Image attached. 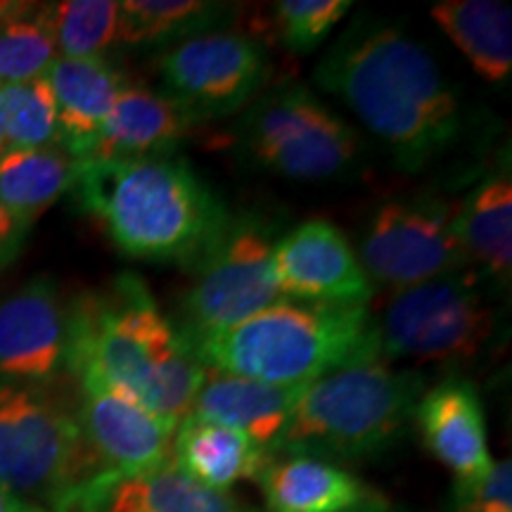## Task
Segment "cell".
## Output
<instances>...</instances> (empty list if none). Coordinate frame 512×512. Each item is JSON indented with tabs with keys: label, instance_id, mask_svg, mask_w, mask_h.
<instances>
[{
	"label": "cell",
	"instance_id": "6da1fadb",
	"mask_svg": "<svg viewBox=\"0 0 512 512\" xmlns=\"http://www.w3.org/2000/svg\"><path fill=\"white\" fill-rule=\"evenodd\" d=\"M313 83L337 95L406 174L432 166L463 131V105L430 50L384 19L361 15L344 29Z\"/></svg>",
	"mask_w": 512,
	"mask_h": 512
},
{
	"label": "cell",
	"instance_id": "7a4b0ae2",
	"mask_svg": "<svg viewBox=\"0 0 512 512\" xmlns=\"http://www.w3.org/2000/svg\"><path fill=\"white\" fill-rule=\"evenodd\" d=\"M67 370L176 427L190 415L204 380L195 349L133 273L119 275L105 294H91L69 311Z\"/></svg>",
	"mask_w": 512,
	"mask_h": 512
},
{
	"label": "cell",
	"instance_id": "3957f363",
	"mask_svg": "<svg viewBox=\"0 0 512 512\" xmlns=\"http://www.w3.org/2000/svg\"><path fill=\"white\" fill-rule=\"evenodd\" d=\"M74 195L128 259L195 268L228 211L185 159H81Z\"/></svg>",
	"mask_w": 512,
	"mask_h": 512
},
{
	"label": "cell",
	"instance_id": "277c9868",
	"mask_svg": "<svg viewBox=\"0 0 512 512\" xmlns=\"http://www.w3.org/2000/svg\"><path fill=\"white\" fill-rule=\"evenodd\" d=\"M192 349L207 368L278 387H304L339 368L380 358L366 304L297 299L268 306Z\"/></svg>",
	"mask_w": 512,
	"mask_h": 512
},
{
	"label": "cell",
	"instance_id": "5b68a950",
	"mask_svg": "<svg viewBox=\"0 0 512 512\" xmlns=\"http://www.w3.org/2000/svg\"><path fill=\"white\" fill-rule=\"evenodd\" d=\"M425 377L382 358L304 384L273 453L358 460L387 451L415 415ZM271 453V456H273Z\"/></svg>",
	"mask_w": 512,
	"mask_h": 512
},
{
	"label": "cell",
	"instance_id": "8992f818",
	"mask_svg": "<svg viewBox=\"0 0 512 512\" xmlns=\"http://www.w3.org/2000/svg\"><path fill=\"white\" fill-rule=\"evenodd\" d=\"M100 475L79 420L43 387H0V486L15 496L72 512L79 491Z\"/></svg>",
	"mask_w": 512,
	"mask_h": 512
},
{
	"label": "cell",
	"instance_id": "52a82bcc",
	"mask_svg": "<svg viewBox=\"0 0 512 512\" xmlns=\"http://www.w3.org/2000/svg\"><path fill=\"white\" fill-rule=\"evenodd\" d=\"M489 287L494 285L467 266L392 292L380 316H373L377 354L384 363H458L482 354L496 332Z\"/></svg>",
	"mask_w": 512,
	"mask_h": 512
},
{
	"label": "cell",
	"instance_id": "ba28073f",
	"mask_svg": "<svg viewBox=\"0 0 512 512\" xmlns=\"http://www.w3.org/2000/svg\"><path fill=\"white\" fill-rule=\"evenodd\" d=\"M235 143L259 169L292 181H332L361 159V138L304 83L268 88L240 117Z\"/></svg>",
	"mask_w": 512,
	"mask_h": 512
},
{
	"label": "cell",
	"instance_id": "9c48e42d",
	"mask_svg": "<svg viewBox=\"0 0 512 512\" xmlns=\"http://www.w3.org/2000/svg\"><path fill=\"white\" fill-rule=\"evenodd\" d=\"M273 245L271 230L259 216H230L195 266V283L183 297L178 332L190 347L283 302L273 273Z\"/></svg>",
	"mask_w": 512,
	"mask_h": 512
},
{
	"label": "cell",
	"instance_id": "30bf717a",
	"mask_svg": "<svg viewBox=\"0 0 512 512\" xmlns=\"http://www.w3.org/2000/svg\"><path fill=\"white\" fill-rule=\"evenodd\" d=\"M456 214L458 202L427 192L384 202L373 214L358 256L370 283L399 292L470 266Z\"/></svg>",
	"mask_w": 512,
	"mask_h": 512
},
{
	"label": "cell",
	"instance_id": "8fae6325",
	"mask_svg": "<svg viewBox=\"0 0 512 512\" xmlns=\"http://www.w3.org/2000/svg\"><path fill=\"white\" fill-rule=\"evenodd\" d=\"M164 95L197 124L245 110L268 79V55L240 31H209L166 48L155 60Z\"/></svg>",
	"mask_w": 512,
	"mask_h": 512
},
{
	"label": "cell",
	"instance_id": "7c38bea8",
	"mask_svg": "<svg viewBox=\"0 0 512 512\" xmlns=\"http://www.w3.org/2000/svg\"><path fill=\"white\" fill-rule=\"evenodd\" d=\"M69 311L41 275L0 302V387H43L67 368Z\"/></svg>",
	"mask_w": 512,
	"mask_h": 512
},
{
	"label": "cell",
	"instance_id": "4fadbf2b",
	"mask_svg": "<svg viewBox=\"0 0 512 512\" xmlns=\"http://www.w3.org/2000/svg\"><path fill=\"white\" fill-rule=\"evenodd\" d=\"M273 273L285 299L370 304L373 283L335 223L313 219L273 245Z\"/></svg>",
	"mask_w": 512,
	"mask_h": 512
},
{
	"label": "cell",
	"instance_id": "5bb4252c",
	"mask_svg": "<svg viewBox=\"0 0 512 512\" xmlns=\"http://www.w3.org/2000/svg\"><path fill=\"white\" fill-rule=\"evenodd\" d=\"M79 427L100 475L136 477L171 460L176 425L98 382H81Z\"/></svg>",
	"mask_w": 512,
	"mask_h": 512
},
{
	"label": "cell",
	"instance_id": "9a60e30c",
	"mask_svg": "<svg viewBox=\"0 0 512 512\" xmlns=\"http://www.w3.org/2000/svg\"><path fill=\"white\" fill-rule=\"evenodd\" d=\"M415 420L425 446L444 463L458 482H472L489 470L494 458L486 437L482 396L470 380L446 377L427 389L415 406Z\"/></svg>",
	"mask_w": 512,
	"mask_h": 512
},
{
	"label": "cell",
	"instance_id": "2e32d148",
	"mask_svg": "<svg viewBox=\"0 0 512 512\" xmlns=\"http://www.w3.org/2000/svg\"><path fill=\"white\" fill-rule=\"evenodd\" d=\"M79 512H254L228 491L209 489L183 472L176 463H164L136 477H93L74 501Z\"/></svg>",
	"mask_w": 512,
	"mask_h": 512
},
{
	"label": "cell",
	"instance_id": "e0dca14e",
	"mask_svg": "<svg viewBox=\"0 0 512 512\" xmlns=\"http://www.w3.org/2000/svg\"><path fill=\"white\" fill-rule=\"evenodd\" d=\"M46 79L55 98L57 143L81 162L98 143L114 100L124 88V76L102 57H55Z\"/></svg>",
	"mask_w": 512,
	"mask_h": 512
},
{
	"label": "cell",
	"instance_id": "ac0fdd59",
	"mask_svg": "<svg viewBox=\"0 0 512 512\" xmlns=\"http://www.w3.org/2000/svg\"><path fill=\"white\" fill-rule=\"evenodd\" d=\"M299 392L302 387H278L204 366V380L190 415L233 427L273 453Z\"/></svg>",
	"mask_w": 512,
	"mask_h": 512
},
{
	"label": "cell",
	"instance_id": "d6986e66",
	"mask_svg": "<svg viewBox=\"0 0 512 512\" xmlns=\"http://www.w3.org/2000/svg\"><path fill=\"white\" fill-rule=\"evenodd\" d=\"M200 126L169 95L145 86L121 88L98 143L86 159H138L169 155Z\"/></svg>",
	"mask_w": 512,
	"mask_h": 512
},
{
	"label": "cell",
	"instance_id": "ffe728a7",
	"mask_svg": "<svg viewBox=\"0 0 512 512\" xmlns=\"http://www.w3.org/2000/svg\"><path fill=\"white\" fill-rule=\"evenodd\" d=\"M259 484L268 512H351L382 498L344 467L311 456L271 458Z\"/></svg>",
	"mask_w": 512,
	"mask_h": 512
},
{
	"label": "cell",
	"instance_id": "44dd1931",
	"mask_svg": "<svg viewBox=\"0 0 512 512\" xmlns=\"http://www.w3.org/2000/svg\"><path fill=\"white\" fill-rule=\"evenodd\" d=\"M271 458L247 434L195 415L178 422L171 441V463L216 491H228L245 479H259Z\"/></svg>",
	"mask_w": 512,
	"mask_h": 512
},
{
	"label": "cell",
	"instance_id": "7402d4cb",
	"mask_svg": "<svg viewBox=\"0 0 512 512\" xmlns=\"http://www.w3.org/2000/svg\"><path fill=\"white\" fill-rule=\"evenodd\" d=\"M456 228L467 264H477L496 290H508L512 278V181L496 171L458 202Z\"/></svg>",
	"mask_w": 512,
	"mask_h": 512
},
{
	"label": "cell",
	"instance_id": "603a6c76",
	"mask_svg": "<svg viewBox=\"0 0 512 512\" xmlns=\"http://www.w3.org/2000/svg\"><path fill=\"white\" fill-rule=\"evenodd\" d=\"M430 15L456 43L472 69L489 83H508L512 74V15L498 0H444Z\"/></svg>",
	"mask_w": 512,
	"mask_h": 512
},
{
	"label": "cell",
	"instance_id": "cb8c5ba5",
	"mask_svg": "<svg viewBox=\"0 0 512 512\" xmlns=\"http://www.w3.org/2000/svg\"><path fill=\"white\" fill-rule=\"evenodd\" d=\"M76 171L79 159L60 143L5 150L0 155V204L31 228L43 211L74 188Z\"/></svg>",
	"mask_w": 512,
	"mask_h": 512
},
{
	"label": "cell",
	"instance_id": "d4e9b609",
	"mask_svg": "<svg viewBox=\"0 0 512 512\" xmlns=\"http://www.w3.org/2000/svg\"><path fill=\"white\" fill-rule=\"evenodd\" d=\"M235 12V5L211 0H126L119 3L117 41L126 48H171L209 31Z\"/></svg>",
	"mask_w": 512,
	"mask_h": 512
},
{
	"label": "cell",
	"instance_id": "484cf974",
	"mask_svg": "<svg viewBox=\"0 0 512 512\" xmlns=\"http://www.w3.org/2000/svg\"><path fill=\"white\" fill-rule=\"evenodd\" d=\"M55 50L67 60L100 57L102 50L117 41V0H64L43 5Z\"/></svg>",
	"mask_w": 512,
	"mask_h": 512
},
{
	"label": "cell",
	"instance_id": "4316f807",
	"mask_svg": "<svg viewBox=\"0 0 512 512\" xmlns=\"http://www.w3.org/2000/svg\"><path fill=\"white\" fill-rule=\"evenodd\" d=\"M0 128L8 150L57 143V112L46 74L29 81L0 83Z\"/></svg>",
	"mask_w": 512,
	"mask_h": 512
},
{
	"label": "cell",
	"instance_id": "83f0119b",
	"mask_svg": "<svg viewBox=\"0 0 512 512\" xmlns=\"http://www.w3.org/2000/svg\"><path fill=\"white\" fill-rule=\"evenodd\" d=\"M57 57L43 5L38 10H0V83L29 81L48 72Z\"/></svg>",
	"mask_w": 512,
	"mask_h": 512
},
{
	"label": "cell",
	"instance_id": "f1b7e54d",
	"mask_svg": "<svg viewBox=\"0 0 512 512\" xmlns=\"http://www.w3.org/2000/svg\"><path fill=\"white\" fill-rule=\"evenodd\" d=\"M351 12L349 0H280L271 5V36L294 55L313 53Z\"/></svg>",
	"mask_w": 512,
	"mask_h": 512
},
{
	"label": "cell",
	"instance_id": "f546056e",
	"mask_svg": "<svg viewBox=\"0 0 512 512\" xmlns=\"http://www.w3.org/2000/svg\"><path fill=\"white\" fill-rule=\"evenodd\" d=\"M456 503L460 512H512L510 460L491 463L482 477L458 482Z\"/></svg>",
	"mask_w": 512,
	"mask_h": 512
},
{
	"label": "cell",
	"instance_id": "4dcf8cb0",
	"mask_svg": "<svg viewBox=\"0 0 512 512\" xmlns=\"http://www.w3.org/2000/svg\"><path fill=\"white\" fill-rule=\"evenodd\" d=\"M29 226L17 221L8 209L0 204V268L10 266L17 259L19 252L24 249L27 242Z\"/></svg>",
	"mask_w": 512,
	"mask_h": 512
},
{
	"label": "cell",
	"instance_id": "1f68e13d",
	"mask_svg": "<svg viewBox=\"0 0 512 512\" xmlns=\"http://www.w3.org/2000/svg\"><path fill=\"white\" fill-rule=\"evenodd\" d=\"M22 505H24L22 498L12 494V491L5 489V486H0V512H19Z\"/></svg>",
	"mask_w": 512,
	"mask_h": 512
},
{
	"label": "cell",
	"instance_id": "d6a6232c",
	"mask_svg": "<svg viewBox=\"0 0 512 512\" xmlns=\"http://www.w3.org/2000/svg\"><path fill=\"white\" fill-rule=\"evenodd\" d=\"M351 512H392V508H389V503L384 501V498H380V501L370 503V505H363V508H356Z\"/></svg>",
	"mask_w": 512,
	"mask_h": 512
},
{
	"label": "cell",
	"instance_id": "836d02e7",
	"mask_svg": "<svg viewBox=\"0 0 512 512\" xmlns=\"http://www.w3.org/2000/svg\"><path fill=\"white\" fill-rule=\"evenodd\" d=\"M19 512H48L46 508H41V505H31V503H24Z\"/></svg>",
	"mask_w": 512,
	"mask_h": 512
},
{
	"label": "cell",
	"instance_id": "e575fe53",
	"mask_svg": "<svg viewBox=\"0 0 512 512\" xmlns=\"http://www.w3.org/2000/svg\"><path fill=\"white\" fill-rule=\"evenodd\" d=\"M8 150V145H5V136H3V128H0V155H3V152Z\"/></svg>",
	"mask_w": 512,
	"mask_h": 512
}]
</instances>
